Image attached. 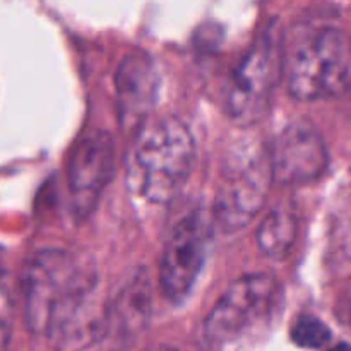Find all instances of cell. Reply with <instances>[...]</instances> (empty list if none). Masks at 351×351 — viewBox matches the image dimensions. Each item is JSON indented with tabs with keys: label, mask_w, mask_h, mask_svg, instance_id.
<instances>
[{
	"label": "cell",
	"mask_w": 351,
	"mask_h": 351,
	"mask_svg": "<svg viewBox=\"0 0 351 351\" xmlns=\"http://www.w3.org/2000/svg\"><path fill=\"white\" fill-rule=\"evenodd\" d=\"M151 305L149 276L146 273L136 274L122 288L113 305H110L108 329H119L122 335L141 331L149 321Z\"/></svg>",
	"instance_id": "obj_11"
},
{
	"label": "cell",
	"mask_w": 351,
	"mask_h": 351,
	"mask_svg": "<svg viewBox=\"0 0 351 351\" xmlns=\"http://www.w3.org/2000/svg\"><path fill=\"white\" fill-rule=\"evenodd\" d=\"M271 163L267 151L254 141H240L226 156L216 187L213 225L223 233L245 228L259 215L269 192Z\"/></svg>",
	"instance_id": "obj_4"
},
{
	"label": "cell",
	"mask_w": 351,
	"mask_h": 351,
	"mask_svg": "<svg viewBox=\"0 0 351 351\" xmlns=\"http://www.w3.org/2000/svg\"><path fill=\"white\" fill-rule=\"evenodd\" d=\"M119 119L125 130H137L146 123L160 88L156 65L146 53H129L119 65L115 77Z\"/></svg>",
	"instance_id": "obj_10"
},
{
	"label": "cell",
	"mask_w": 351,
	"mask_h": 351,
	"mask_svg": "<svg viewBox=\"0 0 351 351\" xmlns=\"http://www.w3.org/2000/svg\"><path fill=\"white\" fill-rule=\"evenodd\" d=\"M291 339L302 348L319 350L328 345L331 339V331L321 319L305 314L295 321L291 328Z\"/></svg>",
	"instance_id": "obj_13"
},
{
	"label": "cell",
	"mask_w": 351,
	"mask_h": 351,
	"mask_svg": "<svg viewBox=\"0 0 351 351\" xmlns=\"http://www.w3.org/2000/svg\"><path fill=\"white\" fill-rule=\"evenodd\" d=\"M21 287L27 328L48 338L55 351H84L108 331L99 276L79 252L51 247L33 254Z\"/></svg>",
	"instance_id": "obj_1"
},
{
	"label": "cell",
	"mask_w": 351,
	"mask_h": 351,
	"mask_svg": "<svg viewBox=\"0 0 351 351\" xmlns=\"http://www.w3.org/2000/svg\"><path fill=\"white\" fill-rule=\"evenodd\" d=\"M146 351H178V350L171 345H156V346H151V348Z\"/></svg>",
	"instance_id": "obj_15"
},
{
	"label": "cell",
	"mask_w": 351,
	"mask_h": 351,
	"mask_svg": "<svg viewBox=\"0 0 351 351\" xmlns=\"http://www.w3.org/2000/svg\"><path fill=\"white\" fill-rule=\"evenodd\" d=\"M329 351H351V346L345 345V343H343V345H338V346H335V348H332V350H329Z\"/></svg>",
	"instance_id": "obj_16"
},
{
	"label": "cell",
	"mask_w": 351,
	"mask_h": 351,
	"mask_svg": "<svg viewBox=\"0 0 351 351\" xmlns=\"http://www.w3.org/2000/svg\"><path fill=\"white\" fill-rule=\"evenodd\" d=\"M12 298L5 283L0 281V351H7L12 338Z\"/></svg>",
	"instance_id": "obj_14"
},
{
	"label": "cell",
	"mask_w": 351,
	"mask_h": 351,
	"mask_svg": "<svg viewBox=\"0 0 351 351\" xmlns=\"http://www.w3.org/2000/svg\"><path fill=\"white\" fill-rule=\"evenodd\" d=\"M194 161V137L184 122L171 117L146 122L127 154V187L151 204H170L187 185Z\"/></svg>",
	"instance_id": "obj_2"
},
{
	"label": "cell",
	"mask_w": 351,
	"mask_h": 351,
	"mask_svg": "<svg viewBox=\"0 0 351 351\" xmlns=\"http://www.w3.org/2000/svg\"><path fill=\"white\" fill-rule=\"evenodd\" d=\"M298 235V218L293 206L278 204L264 216L257 230L261 252L273 261H285L293 250Z\"/></svg>",
	"instance_id": "obj_12"
},
{
	"label": "cell",
	"mask_w": 351,
	"mask_h": 351,
	"mask_svg": "<svg viewBox=\"0 0 351 351\" xmlns=\"http://www.w3.org/2000/svg\"><path fill=\"white\" fill-rule=\"evenodd\" d=\"M213 221L201 211H192L171 230L160 263V287L173 304L191 293L206 259Z\"/></svg>",
	"instance_id": "obj_7"
},
{
	"label": "cell",
	"mask_w": 351,
	"mask_h": 351,
	"mask_svg": "<svg viewBox=\"0 0 351 351\" xmlns=\"http://www.w3.org/2000/svg\"><path fill=\"white\" fill-rule=\"evenodd\" d=\"M288 93L300 101L335 98L351 89V36L339 27H307L283 55Z\"/></svg>",
	"instance_id": "obj_3"
},
{
	"label": "cell",
	"mask_w": 351,
	"mask_h": 351,
	"mask_svg": "<svg viewBox=\"0 0 351 351\" xmlns=\"http://www.w3.org/2000/svg\"><path fill=\"white\" fill-rule=\"evenodd\" d=\"M115 171V143L105 130L82 137L69 158L67 184L72 213L86 219L98 204Z\"/></svg>",
	"instance_id": "obj_8"
},
{
	"label": "cell",
	"mask_w": 351,
	"mask_h": 351,
	"mask_svg": "<svg viewBox=\"0 0 351 351\" xmlns=\"http://www.w3.org/2000/svg\"><path fill=\"white\" fill-rule=\"evenodd\" d=\"M283 55L276 27L254 40L226 89L225 110L233 122L254 125L266 117L274 89L283 77Z\"/></svg>",
	"instance_id": "obj_5"
},
{
	"label": "cell",
	"mask_w": 351,
	"mask_h": 351,
	"mask_svg": "<svg viewBox=\"0 0 351 351\" xmlns=\"http://www.w3.org/2000/svg\"><path fill=\"white\" fill-rule=\"evenodd\" d=\"M267 154L273 178L287 185L317 180L329 163L321 132L307 120H295L283 127Z\"/></svg>",
	"instance_id": "obj_9"
},
{
	"label": "cell",
	"mask_w": 351,
	"mask_h": 351,
	"mask_svg": "<svg viewBox=\"0 0 351 351\" xmlns=\"http://www.w3.org/2000/svg\"><path fill=\"white\" fill-rule=\"evenodd\" d=\"M280 297V285L266 273L245 274L219 297L202 324L204 341L221 346L266 321Z\"/></svg>",
	"instance_id": "obj_6"
}]
</instances>
